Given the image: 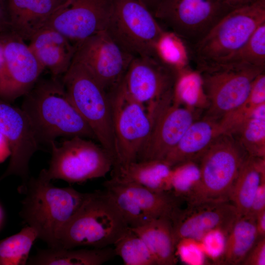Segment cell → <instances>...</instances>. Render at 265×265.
Returning <instances> with one entry per match:
<instances>
[{"instance_id": "cell-40", "label": "cell", "mask_w": 265, "mask_h": 265, "mask_svg": "<svg viewBox=\"0 0 265 265\" xmlns=\"http://www.w3.org/2000/svg\"><path fill=\"white\" fill-rule=\"evenodd\" d=\"M11 151L8 141L0 132V163L11 156Z\"/></svg>"}, {"instance_id": "cell-22", "label": "cell", "mask_w": 265, "mask_h": 265, "mask_svg": "<svg viewBox=\"0 0 265 265\" xmlns=\"http://www.w3.org/2000/svg\"><path fill=\"white\" fill-rule=\"evenodd\" d=\"M217 121L204 116L194 121L163 160L170 166L200 158L215 138L219 135Z\"/></svg>"}, {"instance_id": "cell-5", "label": "cell", "mask_w": 265, "mask_h": 265, "mask_svg": "<svg viewBox=\"0 0 265 265\" xmlns=\"http://www.w3.org/2000/svg\"><path fill=\"white\" fill-rule=\"evenodd\" d=\"M249 156L231 134L216 136L198 161L199 184L189 204L230 201L234 183Z\"/></svg>"}, {"instance_id": "cell-13", "label": "cell", "mask_w": 265, "mask_h": 265, "mask_svg": "<svg viewBox=\"0 0 265 265\" xmlns=\"http://www.w3.org/2000/svg\"><path fill=\"white\" fill-rule=\"evenodd\" d=\"M104 186L130 228L142 226L160 217H170L180 199L169 192L154 191L113 178Z\"/></svg>"}, {"instance_id": "cell-38", "label": "cell", "mask_w": 265, "mask_h": 265, "mask_svg": "<svg viewBox=\"0 0 265 265\" xmlns=\"http://www.w3.org/2000/svg\"><path fill=\"white\" fill-rule=\"evenodd\" d=\"M265 210V177L263 178L256 191L248 214L254 216Z\"/></svg>"}, {"instance_id": "cell-15", "label": "cell", "mask_w": 265, "mask_h": 265, "mask_svg": "<svg viewBox=\"0 0 265 265\" xmlns=\"http://www.w3.org/2000/svg\"><path fill=\"white\" fill-rule=\"evenodd\" d=\"M1 35L4 64L0 75V98L12 103L30 91L44 69L20 36L11 30Z\"/></svg>"}, {"instance_id": "cell-23", "label": "cell", "mask_w": 265, "mask_h": 265, "mask_svg": "<svg viewBox=\"0 0 265 265\" xmlns=\"http://www.w3.org/2000/svg\"><path fill=\"white\" fill-rule=\"evenodd\" d=\"M172 167L163 160H144L116 167L113 178L141 186L151 190L171 191Z\"/></svg>"}, {"instance_id": "cell-41", "label": "cell", "mask_w": 265, "mask_h": 265, "mask_svg": "<svg viewBox=\"0 0 265 265\" xmlns=\"http://www.w3.org/2000/svg\"><path fill=\"white\" fill-rule=\"evenodd\" d=\"M256 227L258 239L265 237V210L258 213L255 216Z\"/></svg>"}, {"instance_id": "cell-43", "label": "cell", "mask_w": 265, "mask_h": 265, "mask_svg": "<svg viewBox=\"0 0 265 265\" xmlns=\"http://www.w3.org/2000/svg\"><path fill=\"white\" fill-rule=\"evenodd\" d=\"M154 15L161 0H138Z\"/></svg>"}, {"instance_id": "cell-45", "label": "cell", "mask_w": 265, "mask_h": 265, "mask_svg": "<svg viewBox=\"0 0 265 265\" xmlns=\"http://www.w3.org/2000/svg\"><path fill=\"white\" fill-rule=\"evenodd\" d=\"M1 218H2V212H1V209L0 208V223L1 220Z\"/></svg>"}, {"instance_id": "cell-36", "label": "cell", "mask_w": 265, "mask_h": 265, "mask_svg": "<svg viewBox=\"0 0 265 265\" xmlns=\"http://www.w3.org/2000/svg\"><path fill=\"white\" fill-rule=\"evenodd\" d=\"M175 255L187 265H201L206 262V255L199 240L189 238L180 239L176 243Z\"/></svg>"}, {"instance_id": "cell-34", "label": "cell", "mask_w": 265, "mask_h": 265, "mask_svg": "<svg viewBox=\"0 0 265 265\" xmlns=\"http://www.w3.org/2000/svg\"><path fill=\"white\" fill-rule=\"evenodd\" d=\"M227 63L245 64L265 69V22L256 29L239 51L223 64Z\"/></svg>"}, {"instance_id": "cell-1", "label": "cell", "mask_w": 265, "mask_h": 265, "mask_svg": "<svg viewBox=\"0 0 265 265\" xmlns=\"http://www.w3.org/2000/svg\"><path fill=\"white\" fill-rule=\"evenodd\" d=\"M18 190L24 194L20 216L49 248L59 247L62 230L89 193L79 192L71 186H55L43 170L38 177H30Z\"/></svg>"}, {"instance_id": "cell-21", "label": "cell", "mask_w": 265, "mask_h": 265, "mask_svg": "<svg viewBox=\"0 0 265 265\" xmlns=\"http://www.w3.org/2000/svg\"><path fill=\"white\" fill-rule=\"evenodd\" d=\"M70 0H7L11 30L24 40H30Z\"/></svg>"}, {"instance_id": "cell-33", "label": "cell", "mask_w": 265, "mask_h": 265, "mask_svg": "<svg viewBox=\"0 0 265 265\" xmlns=\"http://www.w3.org/2000/svg\"><path fill=\"white\" fill-rule=\"evenodd\" d=\"M198 162L191 161L172 167L171 191L176 197L187 201L193 195L200 181Z\"/></svg>"}, {"instance_id": "cell-32", "label": "cell", "mask_w": 265, "mask_h": 265, "mask_svg": "<svg viewBox=\"0 0 265 265\" xmlns=\"http://www.w3.org/2000/svg\"><path fill=\"white\" fill-rule=\"evenodd\" d=\"M188 47L181 37L165 30L158 42L157 51L162 61L179 70L189 67L191 53Z\"/></svg>"}, {"instance_id": "cell-39", "label": "cell", "mask_w": 265, "mask_h": 265, "mask_svg": "<svg viewBox=\"0 0 265 265\" xmlns=\"http://www.w3.org/2000/svg\"><path fill=\"white\" fill-rule=\"evenodd\" d=\"M11 30L7 0H0V34Z\"/></svg>"}, {"instance_id": "cell-12", "label": "cell", "mask_w": 265, "mask_h": 265, "mask_svg": "<svg viewBox=\"0 0 265 265\" xmlns=\"http://www.w3.org/2000/svg\"><path fill=\"white\" fill-rule=\"evenodd\" d=\"M174 93L149 104L152 127L139 160H163L196 120L192 107L182 106Z\"/></svg>"}, {"instance_id": "cell-11", "label": "cell", "mask_w": 265, "mask_h": 265, "mask_svg": "<svg viewBox=\"0 0 265 265\" xmlns=\"http://www.w3.org/2000/svg\"><path fill=\"white\" fill-rule=\"evenodd\" d=\"M232 10L221 0H161L154 15L191 46Z\"/></svg>"}, {"instance_id": "cell-7", "label": "cell", "mask_w": 265, "mask_h": 265, "mask_svg": "<svg viewBox=\"0 0 265 265\" xmlns=\"http://www.w3.org/2000/svg\"><path fill=\"white\" fill-rule=\"evenodd\" d=\"M165 30L138 0H113L106 31L134 57H159L157 45Z\"/></svg>"}, {"instance_id": "cell-44", "label": "cell", "mask_w": 265, "mask_h": 265, "mask_svg": "<svg viewBox=\"0 0 265 265\" xmlns=\"http://www.w3.org/2000/svg\"><path fill=\"white\" fill-rule=\"evenodd\" d=\"M4 64L3 42L1 34H0V75L2 71Z\"/></svg>"}, {"instance_id": "cell-16", "label": "cell", "mask_w": 265, "mask_h": 265, "mask_svg": "<svg viewBox=\"0 0 265 265\" xmlns=\"http://www.w3.org/2000/svg\"><path fill=\"white\" fill-rule=\"evenodd\" d=\"M113 0H71L45 26L65 36L74 45L106 30Z\"/></svg>"}, {"instance_id": "cell-24", "label": "cell", "mask_w": 265, "mask_h": 265, "mask_svg": "<svg viewBox=\"0 0 265 265\" xmlns=\"http://www.w3.org/2000/svg\"><path fill=\"white\" fill-rule=\"evenodd\" d=\"M130 228L146 243L156 265L176 264V242L170 217H160L142 226Z\"/></svg>"}, {"instance_id": "cell-28", "label": "cell", "mask_w": 265, "mask_h": 265, "mask_svg": "<svg viewBox=\"0 0 265 265\" xmlns=\"http://www.w3.org/2000/svg\"><path fill=\"white\" fill-rule=\"evenodd\" d=\"M229 134L238 141L250 156L265 158V104Z\"/></svg>"}, {"instance_id": "cell-2", "label": "cell", "mask_w": 265, "mask_h": 265, "mask_svg": "<svg viewBox=\"0 0 265 265\" xmlns=\"http://www.w3.org/2000/svg\"><path fill=\"white\" fill-rule=\"evenodd\" d=\"M24 97L21 108L29 118L39 144L50 145L61 136L96 139L71 102L62 77L39 79Z\"/></svg>"}, {"instance_id": "cell-37", "label": "cell", "mask_w": 265, "mask_h": 265, "mask_svg": "<svg viewBox=\"0 0 265 265\" xmlns=\"http://www.w3.org/2000/svg\"><path fill=\"white\" fill-rule=\"evenodd\" d=\"M241 264L265 265V237L257 240Z\"/></svg>"}, {"instance_id": "cell-42", "label": "cell", "mask_w": 265, "mask_h": 265, "mask_svg": "<svg viewBox=\"0 0 265 265\" xmlns=\"http://www.w3.org/2000/svg\"><path fill=\"white\" fill-rule=\"evenodd\" d=\"M233 9L238 8L249 4L257 0H221Z\"/></svg>"}, {"instance_id": "cell-29", "label": "cell", "mask_w": 265, "mask_h": 265, "mask_svg": "<svg viewBox=\"0 0 265 265\" xmlns=\"http://www.w3.org/2000/svg\"><path fill=\"white\" fill-rule=\"evenodd\" d=\"M264 104H265V74L263 73L254 80L244 103L218 122L219 133H229Z\"/></svg>"}, {"instance_id": "cell-27", "label": "cell", "mask_w": 265, "mask_h": 265, "mask_svg": "<svg viewBox=\"0 0 265 265\" xmlns=\"http://www.w3.org/2000/svg\"><path fill=\"white\" fill-rule=\"evenodd\" d=\"M258 239L255 217L249 214L238 216L227 236L221 263L241 264Z\"/></svg>"}, {"instance_id": "cell-31", "label": "cell", "mask_w": 265, "mask_h": 265, "mask_svg": "<svg viewBox=\"0 0 265 265\" xmlns=\"http://www.w3.org/2000/svg\"><path fill=\"white\" fill-rule=\"evenodd\" d=\"M115 255L126 265H155V260L143 239L129 227L113 244Z\"/></svg>"}, {"instance_id": "cell-14", "label": "cell", "mask_w": 265, "mask_h": 265, "mask_svg": "<svg viewBox=\"0 0 265 265\" xmlns=\"http://www.w3.org/2000/svg\"><path fill=\"white\" fill-rule=\"evenodd\" d=\"M133 57L104 31L78 44L73 61L84 66L109 94L121 83Z\"/></svg>"}, {"instance_id": "cell-8", "label": "cell", "mask_w": 265, "mask_h": 265, "mask_svg": "<svg viewBox=\"0 0 265 265\" xmlns=\"http://www.w3.org/2000/svg\"><path fill=\"white\" fill-rule=\"evenodd\" d=\"M265 69L227 63L197 70L209 104L204 116L218 122L240 106L246 100L254 79Z\"/></svg>"}, {"instance_id": "cell-3", "label": "cell", "mask_w": 265, "mask_h": 265, "mask_svg": "<svg viewBox=\"0 0 265 265\" xmlns=\"http://www.w3.org/2000/svg\"><path fill=\"white\" fill-rule=\"evenodd\" d=\"M129 228L106 191L89 193L62 230L58 248L109 247Z\"/></svg>"}, {"instance_id": "cell-9", "label": "cell", "mask_w": 265, "mask_h": 265, "mask_svg": "<svg viewBox=\"0 0 265 265\" xmlns=\"http://www.w3.org/2000/svg\"><path fill=\"white\" fill-rule=\"evenodd\" d=\"M86 138L75 136L56 145L50 143L52 158L48 169H43L50 180L61 179L82 183L105 177L114 165L110 154L102 146Z\"/></svg>"}, {"instance_id": "cell-6", "label": "cell", "mask_w": 265, "mask_h": 265, "mask_svg": "<svg viewBox=\"0 0 265 265\" xmlns=\"http://www.w3.org/2000/svg\"><path fill=\"white\" fill-rule=\"evenodd\" d=\"M62 80L71 102L114 161L112 113L108 94L88 69L77 61H72Z\"/></svg>"}, {"instance_id": "cell-18", "label": "cell", "mask_w": 265, "mask_h": 265, "mask_svg": "<svg viewBox=\"0 0 265 265\" xmlns=\"http://www.w3.org/2000/svg\"><path fill=\"white\" fill-rule=\"evenodd\" d=\"M0 132L8 141L11 151L8 166L0 177V182L14 175L21 177L24 184L30 178L29 161L40 144L24 110L1 98Z\"/></svg>"}, {"instance_id": "cell-17", "label": "cell", "mask_w": 265, "mask_h": 265, "mask_svg": "<svg viewBox=\"0 0 265 265\" xmlns=\"http://www.w3.org/2000/svg\"><path fill=\"white\" fill-rule=\"evenodd\" d=\"M178 73L159 57H135L122 84L131 97L144 106L173 93Z\"/></svg>"}, {"instance_id": "cell-4", "label": "cell", "mask_w": 265, "mask_h": 265, "mask_svg": "<svg viewBox=\"0 0 265 265\" xmlns=\"http://www.w3.org/2000/svg\"><path fill=\"white\" fill-rule=\"evenodd\" d=\"M264 22L265 0H257L229 12L200 40L189 46L196 69L225 63Z\"/></svg>"}, {"instance_id": "cell-10", "label": "cell", "mask_w": 265, "mask_h": 265, "mask_svg": "<svg viewBox=\"0 0 265 265\" xmlns=\"http://www.w3.org/2000/svg\"><path fill=\"white\" fill-rule=\"evenodd\" d=\"M112 113L115 167L137 161L149 136L152 122L145 106L133 100L122 82L109 94Z\"/></svg>"}, {"instance_id": "cell-20", "label": "cell", "mask_w": 265, "mask_h": 265, "mask_svg": "<svg viewBox=\"0 0 265 265\" xmlns=\"http://www.w3.org/2000/svg\"><path fill=\"white\" fill-rule=\"evenodd\" d=\"M29 48L44 70L62 77L69 68L77 46L58 31L45 26L29 40Z\"/></svg>"}, {"instance_id": "cell-25", "label": "cell", "mask_w": 265, "mask_h": 265, "mask_svg": "<svg viewBox=\"0 0 265 265\" xmlns=\"http://www.w3.org/2000/svg\"><path fill=\"white\" fill-rule=\"evenodd\" d=\"M115 255L109 247L92 249L49 248L39 250L28 259L33 265H100Z\"/></svg>"}, {"instance_id": "cell-35", "label": "cell", "mask_w": 265, "mask_h": 265, "mask_svg": "<svg viewBox=\"0 0 265 265\" xmlns=\"http://www.w3.org/2000/svg\"><path fill=\"white\" fill-rule=\"evenodd\" d=\"M228 232L215 229L206 233L199 240L206 256L215 262H222Z\"/></svg>"}, {"instance_id": "cell-19", "label": "cell", "mask_w": 265, "mask_h": 265, "mask_svg": "<svg viewBox=\"0 0 265 265\" xmlns=\"http://www.w3.org/2000/svg\"><path fill=\"white\" fill-rule=\"evenodd\" d=\"M238 217L235 207L229 201L189 204L184 211L177 207L170 217L176 244L185 238L199 241L215 229L229 233Z\"/></svg>"}, {"instance_id": "cell-30", "label": "cell", "mask_w": 265, "mask_h": 265, "mask_svg": "<svg viewBox=\"0 0 265 265\" xmlns=\"http://www.w3.org/2000/svg\"><path fill=\"white\" fill-rule=\"evenodd\" d=\"M37 233L26 225L19 233L0 240V265L27 264Z\"/></svg>"}, {"instance_id": "cell-26", "label": "cell", "mask_w": 265, "mask_h": 265, "mask_svg": "<svg viewBox=\"0 0 265 265\" xmlns=\"http://www.w3.org/2000/svg\"><path fill=\"white\" fill-rule=\"evenodd\" d=\"M265 177V158L249 155L239 172L230 198L238 216L249 213L256 191Z\"/></svg>"}]
</instances>
